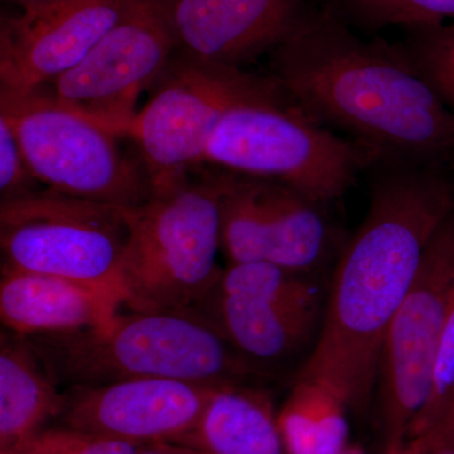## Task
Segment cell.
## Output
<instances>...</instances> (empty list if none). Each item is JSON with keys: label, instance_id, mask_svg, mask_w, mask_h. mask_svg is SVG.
I'll list each match as a JSON object with an SVG mask.
<instances>
[{"label": "cell", "instance_id": "obj_1", "mask_svg": "<svg viewBox=\"0 0 454 454\" xmlns=\"http://www.w3.org/2000/svg\"><path fill=\"white\" fill-rule=\"evenodd\" d=\"M334 269L315 346L298 376L334 387L351 411L375 393L382 345L430 241L454 212L438 163L387 160Z\"/></svg>", "mask_w": 454, "mask_h": 454}, {"label": "cell", "instance_id": "obj_2", "mask_svg": "<svg viewBox=\"0 0 454 454\" xmlns=\"http://www.w3.org/2000/svg\"><path fill=\"white\" fill-rule=\"evenodd\" d=\"M274 79L307 115L381 160L438 163L454 153V110L402 49L364 42L331 14H310L274 51Z\"/></svg>", "mask_w": 454, "mask_h": 454}, {"label": "cell", "instance_id": "obj_3", "mask_svg": "<svg viewBox=\"0 0 454 454\" xmlns=\"http://www.w3.org/2000/svg\"><path fill=\"white\" fill-rule=\"evenodd\" d=\"M53 380L95 387L130 379H170L220 387L268 384L196 310L119 312L106 327L26 337Z\"/></svg>", "mask_w": 454, "mask_h": 454}, {"label": "cell", "instance_id": "obj_4", "mask_svg": "<svg viewBox=\"0 0 454 454\" xmlns=\"http://www.w3.org/2000/svg\"><path fill=\"white\" fill-rule=\"evenodd\" d=\"M223 187L225 172L203 173L127 208L125 309L195 310L216 288Z\"/></svg>", "mask_w": 454, "mask_h": 454}, {"label": "cell", "instance_id": "obj_5", "mask_svg": "<svg viewBox=\"0 0 454 454\" xmlns=\"http://www.w3.org/2000/svg\"><path fill=\"white\" fill-rule=\"evenodd\" d=\"M380 160L369 146L310 118L282 90L232 106L215 129L203 163L282 182L327 205Z\"/></svg>", "mask_w": 454, "mask_h": 454}, {"label": "cell", "instance_id": "obj_6", "mask_svg": "<svg viewBox=\"0 0 454 454\" xmlns=\"http://www.w3.org/2000/svg\"><path fill=\"white\" fill-rule=\"evenodd\" d=\"M129 231L127 208L47 187L0 201L2 268L85 284L122 307L121 269Z\"/></svg>", "mask_w": 454, "mask_h": 454}, {"label": "cell", "instance_id": "obj_7", "mask_svg": "<svg viewBox=\"0 0 454 454\" xmlns=\"http://www.w3.org/2000/svg\"><path fill=\"white\" fill-rule=\"evenodd\" d=\"M152 90L127 138L138 148L155 196L181 186L203 164L215 129L232 106L283 89L274 77L176 52Z\"/></svg>", "mask_w": 454, "mask_h": 454}, {"label": "cell", "instance_id": "obj_8", "mask_svg": "<svg viewBox=\"0 0 454 454\" xmlns=\"http://www.w3.org/2000/svg\"><path fill=\"white\" fill-rule=\"evenodd\" d=\"M0 116L16 131L33 176L44 187L124 208L153 197L142 160L122 151L121 137L40 90L0 94Z\"/></svg>", "mask_w": 454, "mask_h": 454}, {"label": "cell", "instance_id": "obj_9", "mask_svg": "<svg viewBox=\"0 0 454 454\" xmlns=\"http://www.w3.org/2000/svg\"><path fill=\"white\" fill-rule=\"evenodd\" d=\"M454 300V212L430 241L382 345L376 393L382 454L404 453L426 405Z\"/></svg>", "mask_w": 454, "mask_h": 454}, {"label": "cell", "instance_id": "obj_10", "mask_svg": "<svg viewBox=\"0 0 454 454\" xmlns=\"http://www.w3.org/2000/svg\"><path fill=\"white\" fill-rule=\"evenodd\" d=\"M176 52L175 38L154 0H130L121 20L79 65L38 90L127 138L140 95L153 88Z\"/></svg>", "mask_w": 454, "mask_h": 454}, {"label": "cell", "instance_id": "obj_11", "mask_svg": "<svg viewBox=\"0 0 454 454\" xmlns=\"http://www.w3.org/2000/svg\"><path fill=\"white\" fill-rule=\"evenodd\" d=\"M223 172L221 249L229 262H268L318 273L336 247L324 205L282 182Z\"/></svg>", "mask_w": 454, "mask_h": 454}, {"label": "cell", "instance_id": "obj_12", "mask_svg": "<svg viewBox=\"0 0 454 454\" xmlns=\"http://www.w3.org/2000/svg\"><path fill=\"white\" fill-rule=\"evenodd\" d=\"M129 2L66 0L3 18L0 94H28L79 65L121 20Z\"/></svg>", "mask_w": 454, "mask_h": 454}, {"label": "cell", "instance_id": "obj_13", "mask_svg": "<svg viewBox=\"0 0 454 454\" xmlns=\"http://www.w3.org/2000/svg\"><path fill=\"white\" fill-rule=\"evenodd\" d=\"M215 387L170 379L71 387L57 424L134 444L177 443L199 422Z\"/></svg>", "mask_w": 454, "mask_h": 454}, {"label": "cell", "instance_id": "obj_14", "mask_svg": "<svg viewBox=\"0 0 454 454\" xmlns=\"http://www.w3.org/2000/svg\"><path fill=\"white\" fill-rule=\"evenodd\" d=\"M177 52L243 68L279 49L310 16L301 0H154Z\"/></svg>", "mask_w": 454, "mask_h": 454}, {"label": "cell", "instance_id": "obj_15", "mask_svg": "<svg viewBox=\"0 0 454 454\" xmlns=\"http://www.w3.org/2000/svg\"><path fill=\"white\" fill-rule=\"evenodd\" d=\"M121 307L112 295L85 284L2 268L0 319L18 336L106 327Z\"/></svg>", "mask_w": 454, "mask_h": 454}, {"label": "cell", "instance_id": "obj_16", "mask_svg": "<svg viewBox=\"0 0 454 454\" xmlns=\"http://www.w3.org/2000/svg\"><path fill=\"white\" fill-rule=\"evenodd\" d=\"M230 346L273 380L318 333L321 313L283 309L268 301L214 289L195 309Z\"/></svg>", "mask_w": 454, "mask_h": 454}, {"label": "cell", "instance_id": "obj_17", "mask_svg": "<svg viewBox=\"0 0 454 454\" xmlns=\"http://www.w3.org/2000/svg\"><path fill=\"white\" fill-rule=\"evenodd\" d=\"M177 444L205 454H286L278 409L265 384L220 385Z\"/></svg>", "mask_w": 454, "mask_h": 454}, {"label": "cell", "instance_id": "obj_18", "mask_svg": "<svg viewBox=\"0 0 454 454\" xmlns=\"http://www.w3.org/2000/svg\"><path fill=\"white\" fill-rule=\"evenodd\" d=\"M26 337L0 334V453L33 437L59 419L66 393Z\"/></svg>", "mask_w": 454, "mask_h": 454}, {"label": "cell", "instance_id": "obj_19", "mask_svg": "<svg viewBox=\"0 0 454 454\" xmlns=\"http://www.w3.org/2000/svg\"><path fill=\"white\" fill-rule=\"evenodd\" d=\"M349 406L327 382L297 376L278 408L286 454H340L349 446Z\"/></svg>", "mask_w": 454, "mask_h": 454}, {"label": "cell", "instance_id": "obj_20", "mask_svg": "<svg viewBox=\"0 0 454 454\" xmlns=\"http://www.w3.org/2000/svg\"><path fill=\"white\" fill-rule=\"evenodd\" d=\"M220 291L268 301L300 312L324 313V293L315 276L268 262H229Z\"/></svg>", "mask_w": 454, "mask_h": 454}, {"label": "cell", "instance_id": "obj_21", "mask_svg": "<svg viewBox=\"0 0 454 454\" xmlns=\"http://www.w3.org/2000/svg\"><path fill=\"white\" fill-rule=\"evenodd\" d=\"M413 31L403 52L430 88L454 109V25Z\"/></svg>", "mask_w": 454, "mask_h": 454}, {"label": "cell", "instance_id": "obj_22", "mask_svg": "<svg viewBox=\"0 0 454 454\" xmlns=\"http://www.w3.org/2000/svg\"><path fill=\"white\" fill-rule=\"evenodd\" d=\"M351 17L370 29L403 26L411 29L442 26L454 18V0H345Z\"/></svg>", "mask_w": 454, "mask_h": 454}, {"label": "cell", "instance_id": "obj_23", "mask_svg": "<svg viewBox=\"0 0 454 454\" xmlns=\"http://www.w3.org/2000/svg\"><path fill=\"white\" fill-rule=\"evenodd\" d=\"M142 446L56 424L0 454H136Z\"/></svg>", "mask_w": 454, "mask_h": 454}, {"label": "cell", "instance_id": "obj_24", "mask_svg": "<svg viewBox=\"0 0 454 454\" xmlns=\"http://www.w3.org/2000/svg\"><path fill=\"white\" fill-rule=\"evenodd\" d=\"M454 400V300L439 345L432 389L426 405L409 430L406 444L422 437L443 417ZM406 447V446H405Z\"/></svg>", "mask_w": 454, "mask_h": 454}, {"label": "cell", "instance_id": "obj_25", "mask_svg": "<svg viewBox=\"0 0 454 454\" xmlns=\"http://www.w3.org/2000/svg\"><path fill=\"white\" fill-rule=\"evenodd\" d=\"M38 184L16 131L0 116V201L27 195L38 190Z\"/></svg>", "mask_w": 454, "mask_h": 454}, {"label": "cell", "instance_id": "obj_26", "mask_svg": "<svg viewBox=\"0 0 454 454\" xmlns=\"http://www.w3.org/2000/svg\"><path fill=\"white\" fill-rule=\"evenodd\" d=\"M454 437V400L443 417L422 437L406 444L403 454H427L442 444L452 443Z\"/></svg>", "mask_w": 454, "mask_h": 454}, {"label": "cell", "instance_id": "obj_27", "mask_svg": "<svg viewBox=\"0 0 454 454\" xmlns=\"http://www.w3.org/2000/svg\"><path fill=\"white\" fill-rule=\"evenodd\" d=\"M136 454H205L193 448L182 446V444L160 442V443L143 444Z\"/></svg>", "mask_w": 454, "mask_h": 454}, {"label": "cell", "instance_id": "obj_28", "mask_svg": "<svg viewBox=\"0 0 454 454\" xmlns=\"http://www.w3.org/2000/svg\"><path fill=\"white\" fill-rule=\"evenodd\" d=\"M8 2L20 5L23 9V13H32V12L55 7V5L61 4L66 0H8Z\"/></svg>", "mask_w": 454, "mask_h": 454}, {"label": "cell", "instance_id": "obj_29", "mask_svg": "<svg viewBox=\"0 0 454 454\" xmlns=\"http://www.w3.org/2000/svg\"><path fill=\"white\" fill-rule=\"evenodd\" d=\"M427 454H454V444H442V446L434 448V450H429V452Z\"/></svg>", "mask_w": 454, "mask_h": 454}, {"label": "cell", "instance_id": "obj_30", "mask_svg": "<svg viewBox=\"0 0 454 454\" xmlns=\"http://www.w3.org/2000/svg\"><path fill=\"white\" fill-rule=\"evenodd\" d=\"M340 454H366L365 450H363L360 446H357V444H349L348 448H346L345 450H343L342 453Z\"/></svg>", "mask_w": 454, "mask_h": 454}, {"label": "cell", "instance_id": "obj_31", "mask_svg": "<svg viewBox=\"0 0 454 454\" xmlns=\"http://www.w3.org/2000/svg\"><path fill=\"white\" fill-rule=\"evenodd\" d=\"M452 443L454 444V437H453V441H452Z\"/></svg>", "mask_w": 454, "mask_h": 454}, {"label": "cell", "instance_id": "obj_32", "mask_svg": "<svg viewBox=\"0 0 454 454\" xmlns=\"http://www.w3.org/2000/svg\"><path fill=\"white\" fill-rule=\"evenodd\" d=\"M453 25H454V23H453Z\"/></svg>", "mask_w": 454, "mask_h": 454}]
</instances>
